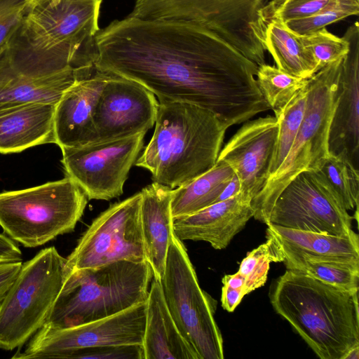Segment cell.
Segmentation results:
<instances>
[{"mask_svg":"<svg viewBox=\"0 0 359 359\" xmlns=\"http://www.w3.org/2000/svg\"><path fill=\"white\" fill-rule=\"evenodd\" d=\"M95 50L97 69L135 81L158 100L207 109L229 127L270 109L258 66L201 25L128 15L99 30Z\"/></svg>","mask_w":359,"mask_h":359,"instance_id":"1","label":"cell"},{"mask_svg":"<svg viewBox=\"0 0 359 359\" xmlns=\"http://www.w3.org/2000/svg\"><path fill=\"white\" fill-rule=\"evenodd\" d=\"M269 296L276 313L320 359H344L359 345L358 291L287 269L273 282Z\"/></svg>","mask_w":359,"mask_h":359,"instance_id":"2","label":"cell"},{"mask_svg":"<svg viewBox=\"0 0 359 359\" xmlns=\"http://www.w3.org/2000/svg\"><path fill=\"white\" fill-rule=\"evenodd\" d=\"M229 126L212 111L188 102L158 100L155 129L135 165L171 189L209 170Z\"/></svg>","mask_w":359,"mask_h":359,"instance_id":"3","label":"cell"},{"mask_svg":"<svg viewBox=\"0 0 359 359\" xmlns=\"http://www.w3.org/2000/svg\"><path fill=\"white\" fill-rule=\"evenodd\" d=\"M153 278L147 261H118L68 272L43 325L67 328L104 318L147 300Z\"/></svg>","mask_w":359,"mask_h":359,"instance_id":"4","label":"cell"},{"mask_svg":"<svg viewBox=\"0 0 359 359\" xmlns=\"http://www.w3.org/2000/svg\"><path fill=\"white\" fill-rule=\"evenodd\" d=\"M283 0H135L130 17L205 27L257 66L265 64V32Z\"/></svg>","mask_w":359,"mask_h":359,"instance_id":"5","label":"cell"},{"mask_svg":"<svg viewBox=\"0 0 359 359\" xmlns=\"http://www.w3.org/2000/svg\"><path fill=\"white\" fill-rule=\"evenodd\" d=\"M343 58L308 79L304 115L290 151L251 201L255 219L267 225L275 201L287 184L304 171L321 170L328 158L330 127L338 100Z\"/></svg>","mask_w":359,"mask_h":359,"instance_id":"6","label":"cell"},{"mask_svg":"<svg viewBox=\"0 0 359 359\" xmlns=\"http://www.w3.org/2000/svg\"><path fill=\"white\" fill-rule=\"evenodd\" d=\"M102 0H43L27 6L18 31L47 62L75 70L94 67Z\"/></svg>","mask_w":359,"mask_h":359,"instance_id":"7","label":"cell"},{"mask_svg":"<svg viewBox=\"0 0 359 359\" xmlns=\"http://www.w3.org/2000/svg\"><path fill=\"white\" fill-rule=\"evenodd\" d=\"M70 177L0 193V226L26 248L41 246L74 231L88 203Z\"/></svg>","mask_w":359,"mask_h":359,"instance_id":"8","label":"cell"},{"mask_svg":"<svg viewBox=\"0 0 359 359\" xmlns=\"http://www.w3.org/2000/svg\"><path fill=\"white\" fill-rule=\"evenodd\" d=\"M66 262L52 246L22 263L0 304V348H20L43 325L64 284Z\"/></svg>","mask_w":359,"mask_h":359,"instance_id":"9","label":"cell"},{"mask_svg":"<svg viewBox=\"0 0 359 359\" xmlns=\"http://www.w3.org/2000/svg\"><path fill=\"white\" fill-rule=\"evenodd\" d=\"M160 281L170 315L199 359H223V339L215 320L217 302L200 287L187 249L174 233Z\"/></svg>","mask_w":359,"mask_h":359,"instance_id":"10","label":"cell"},{"mask_svg":"<svg viewBox=\"0 0 359 359\" xmlns=\"http://www.w3.org/2000/svg\"><path fill=\"white\" fill-rule=\"evenodd\" d=\"M141 199L140 191L101 212L67 257V273L122 260L147 261L141 226Z\"/></svg>","mask_w":359,"mask_h":359,"instance_id":"11","label":"cell"},{"mask_svg":"<svg viewBox=\"0 0 359 359\" xmlns=\"http://www.w3.org/2000/svg\"><path fill=\"white\" fill-rule=\"evenodd\" d=\"M353 218L319 170L304 171L287 184L275 201L268 224L349 236L355 233Z\"/></svg>","mask_w":359,"mask_h":359,"instance_id":"12","label":"cell"},{"mask_svg":"<svg viewBox=\"0 0 359 359\" xmlns=\"http://www.w3.org/2000/svg\"><path fill=\"white\" fill-rule=\"evenodd\" d=\"M145 133L125 138L60 148L67 177L88 200L109 201L122 195L123 186L144 144Z\"/></svg>","mask_w":359,"mask_h":359,"instance_id":"13","label":"cell"},{"mask_svg":"<svg viewBox=\"0 0 359 359\" xmlns=\"http://www.w3.org/2000/svg\"><path fill=\"white\" fill-rule=\"evenodd\" d=\"M147 302L136 304L115 315L67 328H53L43 325L29 339L15 359L56 358L74 349L127 344H142Z\"/></svg>","mask_w":359,"mask_h":359,"instance_id":"14","label":"cell"},{"mask_svg":"<svg viewBox=\"0 0 359 359\" xmlns=\"http://www.w3.org/2000/svg\"><path fill=\"white\" fill-rule=\"evenodd\" d=\"M158 106L154 94L141 83L111 74L93 112L95 142L146 133L155 123Z\"/></svg>","mask_w":359,"mask_h":359,"instance_id":"15","label":"cell"},{"mask_svg":"<svg viewBox=\"0 0 359 359\" xmlns=\"http://www.w3.org/2000/svg\"><path fill=\"white\" fill-rule=\"evenodd\" d=\"M278 132L275 116L247 121L220 150L217 160L233 170L240 194L252 201L269 177Z\"/></svg>","mask_w":359,"mask_h":359,"instance_id":"16","label":"cell"},{"mask_svg":"<svg viewBox=\"0 0 359 359\" xmlns=\"http://www.w3.org/2000/svg\"><path fill=\"white\" fill-rule=\"evenodd\" d=\"M348 51L343 58L339 95L329 133L330 154H344L358 169L359 161V26L346 31Z\"/></svg>","mask_w":359,"mask_h":359,"instance_id":"17","label":"cell"},{"mask_svg":"<svg viewBox=\"0 0 359 359\" xmlns=\"http://www.w3.org/2000/svg\"><path fill=\"white\" fill-rule=\"evenodd\" d=\"M111 73L95 67L77 78L55 104V143L60 148L78 147L96 142L93 112L100 94Z\"/></svg>","mask_w":359,"mask_h":359,"instance_id":"18","label":"cell"},{"mask_svg":"<svg viewBox=\"0 0 359 359\" xmlns=\"http://www.w3.org/2000/svg\"><path fill=\"white\" fill-rule=\"evenodd\" d=\"M254 216L251 201L240 193L195 213L173 219V232L182 241H204L226 248Z\"/></svg>","mask_w":359,"mask_h":359,"instance_id":"19","label":"cell"},{"mask_svg":"<svg viewBox=\"0 0 359 359\" xmlns=\"http://www.w3.org/2000/svg\"><path fill=\"white\" fill-rule=\"evenodd\" d=\"M55 104L50 103L0 106V153L55 144Z\"/></svg>","mask_w":359,"mask_h":359,"instance_id":"20","label":"cell"},{"mask_svg":"<svg viewBox=\"0 0 359 359\" xmlns=\"http://www.w3.org/2000/svg\"><path fill=\"white\" fill-rule=\"evenodd\" d=\"M140 192V219L146 260L153 278L161 280L174 233L172 189L153 182Z\"/></svg>","mask_w":359,"mask_h":359,"instance_id":"21","label":"cell"},{"mask_svg":"<svg viewBox=\"0 0 359 359\" xmlns=\"http://www.w3.org/2000/svg\"><path fill=\"white\" fill-rule=\"evenodd\" d=\"M142 346L144 359H199L177 328L165 303L161 281L154 278L147 300Z\"/></svg>","mask_w":359,"mask_h":359,"instance_id":"22","label":"cell"},{"mask_svg":"<svg viewBox=\"0 0 359 359\" xmlns=\"http://www.w3.org/2000/svg\"><path fill=\"white\" fill-rule=\"evenodd\" d=\"M0 48V106L25 103L56 104L65 91L77 79L70 67L45 76L20 73L8 62Z\"/></svg>","mask_w":359,"mask_h":359,"instance_id":"23","label":"cell"},{"mask_svg":"<svg viewBox=\"0 0 359 359\" xmlns=\"http://www.w3.org/2000/svg\"><path fill=\"white\" fill-rule=\"evenodd\" d=\"M266 235L282 245L309 255L359 260V238L356 233L337 236L268 224Z\"/></svg>","mask_w":359,"mask_h":359,"instance_id":"24","label":"cell"},{"mask_svg":"<svg viewBox=\"0 0 359 359\" xmlns=\"http://www.w3.org/2000/svg\"><path fill=\"white\" fill-rule=\"evenodd\" d=\"M277 243L283 254L282 262L287 270L304 273L343 290L359 291L358 259L318 257Z\"/></svg>","mask_w":359,"mask_h":359,"instance_id":"25","label":"cell"},{"mask_svg":"<svg viewBox=\"0 0 359 359\" xmlns=\"http://www.w3.org/2000/svg\"><path fill=\"white\" fill-rule=\"evenodd\" d=\"M265 46L276 67L287 74L309 79L318 72L317 64L303 46L300 35L278 18H272L266 26Z\"/></svg>","mask_w":359,"mask_h":359,"instance_id":"26","label":"cell"},{"mask_svg":"<svg viewBox=\"0 0 359 359\" xmlns=\"http://www.w3.org/2000/svg\"><path fill=\"white\" fill-rule=\"evenodd\" d=\"M235 173L224 161L217 160L209 170L192 181L172 189V217L195 213L215 203Z\"/></svg>","mask_w":359,"mask_h":359,"instance_id":"27","label":"cell"},{"mask_svg":"<svg viewBox=\"0 0 359 359\" xmlns=\"http://www.w3.org/2000/svg\"><path fill=\"white\" fill-rule=\"evenodd\" d=\"M256 76L258 88L275 116L308 83V79L291 75L266 63L258 66Z\"/></svg>","mask_w":359,"mask_h":359,"instance_id":"28","label":"cell"},{"mask_svg":"<svg viewBox=\"0 0 359 359\" xmlns=\"http://www.w3.org/2000/svg\"><path fill=\"white\" fill-rule=\"evenodd\" d=\"M306 100L307 84L275 116L278 121V132L269 176L277 170L290 151L304 115Z\"/></svg>","mask_w":359,"mask_h":359,"instance_id":"29","label":"cell"},{"mask_svg":"<svg viewBox=\"0 0 359 359\" xmlns=\"http://www.w3.org/2000/svg\"><path fill=\"white\" fill-rule=\"evenodd\" d=\"M321 170L344 208L346 210H358L359 172L347 156L330 154Z\"/></svg>","mask_w":359,"mask_h":359,"instance_id":"30","label":"cell"},{"mask_svg":"<svg viewBox=\"0 0 359 359\" xmlns=\"http://www.w3.org/2000/svg\"><path fill=\"white\" fill-rule=\"evenodd\" d=\"M266 238V241L248 252L240 264L238 272L245 278L246 294L266 283L271 263L283 262L277 242L270 236Z\"/></svg>","mask_w":359,"mask_h":359,"instance_id":"31","label":"cell"},{"mask_svg":"<svg viewBox=\"0 0 359 359\" xmlns=\"http://www.w3.org/2000/svg\"><path fill=\"white\" fill-rule=\"evenodd\" d=\"M359 13V0H330L315 14L285 22L287 27L299 35L309 34L326 26Z\"/></svg>","mask_w":359,"mask_h":359,"instance_id":"32","label":"cell"},{"mask_svg":"<svg viewBox=\"0 0 359 359\" xmlns=\"http://www.w3.org/2000/svg\"><path fill=\"white\" fill-rule=\"evenodd\" d=\"M300 39L313 57L318 71L344 57L348 51V42L346 37H339L325 27L309 34L300 35Z\"/></svg>","mask_w":359,"mask_h":359,"instance_id":"33","label":"cell"},{"mask_svg":"<svg viewBox=\"0 0 359 359\" xmlns=\"http://www.w3.org/2000/svg\"><path fill=\"white\" fill-rule=\"evenodd\" d=\"M56 358L144 359L142 344L85 347L66 351Z\"/></svg>","mask_w":359,"mask_h":359,"instance_id":"34","label":"cell"},{"mask_svg":"<svg viewBox=\"0 0 359 359\" xmlns=\"http://www.w3.org/2000/svg\"><path fill=\"white\" fill-rule=\"evenodd\" d=\"M27 6V0H0V48L20 28Z\"/></svg>","mask_w":359,"mask_h":359,"instance_id":"35","label":"cell"},{"mask_svg":"<svg viewBox=\"0 0 359 359\" xmlns=\"http://www.w3.org/2000/svg\"><path fill=\"white\" fill-rule=\"evenodd\" d=\"M330 0H283L273 13L284 22L311 16L321 10Z\"/></svg>","mask_w":359,"mask_h":359,"instance_id":"36","label":"cell"},{"mask_svg":"<svg viewBox=\"0 0 359 359\" xmlns=\"http://www.w3.org/2000/svg\"><path fill=\"white\" fill-rule=\"evenodd\" d=\"M22 262H0V304L16 279Z\"/></svg>","mask_w":359,"mask_h":359,"instance_id":"37","label":"cell"},{"mask_svg":"<svg viewBox=\"0 0 359 359\" xmlns=\"http://www.w3.org/2000/svg\"><path fill=\"white\" fill-rule=\"evenodd\" d=\"M22 253L16 242L0 233V262H22Z\"/></svg>","mask_w":359,"mask_h":359,"instance_id":"38","label":"cell"},{"mask_svg":"<svg viewBox=\"0 0 359 359\" xmlns=\"http://www.w3.org/2000/svg\"><path fill=\"white\" fill-rule=\"evenodd\" d=\"M246 295L242 289H235L223 285L222 288L221 303L224 309L233 311Z\"/></svg>","mask_w":359,"mask_h":359,"instance_id":"39","label":"cell"},{"mask_svg":"<svg viewBox=\"0 0 359 359\" xmlns=\"http://www.w3.org/2000/svg\"><path fill=\"white\" fill-rule=\"evenodd\" d=\"M222 282L224 285H227L235 289H242L245 291V280L244 277L238 272L234 274L225 275L223 277Z\"/></svg>","mask_w":359,"mask_h":359,"instance_id":"40","label":"cell"},{"mask_svg":"<svg viewBox=\"0 0 359 359\" xmlns=\"http://www.w3.org/2000/svg\"><path fill=\"white\" fill-rule=\"evenodd\" d=\"M240 192V184L238 177L236 175L233 177L230 182L227 184L220 196L217 200V202L229 198ZM216 202V203H217Z\"/></svg>","mask_w":359,"mask_h":359,"instance_id":"41","label":"cell"},{"mask_svg":"<svg viewBox=\"0 0 359 359\" xmlns=\"http://www.w3.org/2000/svg\"><path fill=\"white\" fill-rule=\"evenodd\" d=\"M359 358V345L351 348L344 357V359H358Z\"/></svg>","mask_w":359,"mask_h":359,"instance_id":"42","label":"cell"},{"mask_svg":"<svg viewBox=\"0 0 359 359\" xmlns=\"http://www.w3.org/2000/svg\"><path fill=\"white\" fill-rule=\"evenodd\" d=\"M41 1H43V0H27V6L32 5V4H35V3H37V2Z\"/></svg>","mask_w":359,"mask_h":359,"instance_id":"43","label":"cell"}]
</instances>
